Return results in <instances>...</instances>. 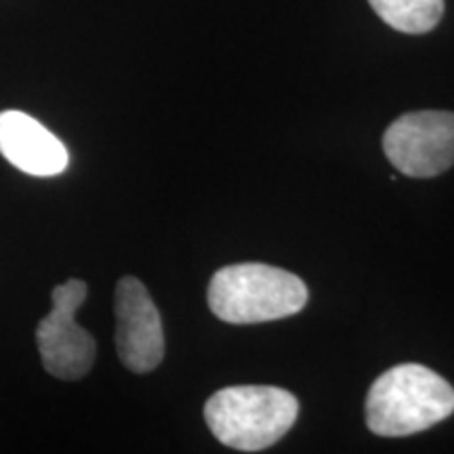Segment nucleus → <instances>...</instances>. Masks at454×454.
Masks as SVG:
<instances>
[{"mask_svg": "<svg viewBox=\"0 0 454 454\" xmlns=\"http://www.w3.org/2000/svg\"><path fill=\"white\" fill-rule=\"evenodd\" d=\"M116 314V349L130 372L145 374L160 366L164 357V331L156 303L137 278L124 276L114 294Z\"/></svg>", "mask_w": 454, "mask_h": 454, "instance_id": "6", "label": "nucleus"}, {"mask_svg": "<svg viewBox=\"0 0 454 454\" xmlns=\"http://www.w3.org/2000/svg\"><path fill=\"white\" fill-rule=\"evenodd\" d=\"M84 299L87 284L82 280L72 278L59 284L51 293V311L36 326V345L44 371L66 381L82 379L98 356L95 339L74 320Z\"/></svg>", "mask_w": 454, "mask_h": 454, "instance_id": "4", "label": "nucleus"}, {"mask_svg": "<svg viewBox=\"0 0 454 454\" xmlns=\"http://www.w3.org/2000/svg\"><path fill=\"white\" fill-rule=\"evenodd\" d=\"M0 154L32 177H55L70 164L66 145L20 110L0 112Z\"/></svg>", "mask_w": 454, "mask_h": 454, "instance_id": "7", "label": "nucleus"}, {"mask_svg": "<svg viewBox=\"0 0 454 454\" xmlns=\"http://www.w3.org/2000/svg\"><path fill=\"white\" fill-rule=\"evenodd\" d=\"M385 24L404 34H427L444 15V0H368Z\"/></svg>", "mask_w": 454, "mask_h": 454, "instance_id": "8", "label": "nucleus"}, {"mask_svg": "<svg viewBox=\"0 0 454 454\" xmlns=\"http://www.w3.org/2000/svg\"><path fill=\"white\" fill-rule=\"evenodd\" d=\"M308 286L291 271L265 263L221 268L208 284V308L227 325H261L299 314Z\"/></svg>", "mask_w": 454, "mask_h": 454, "instance_id": "3", "label": "nucleus"}, {"mask_svg": "<svg viewBox=\"0 0 454 454\" xmlns=\"http://www.w3.org/2000/svg\"><path fill=\"white\" fill-rule=\"evenodd\" d=\"M299 417L291 391L271 385H238L219 389L204 404V421L221 444L242 452L274 446Z\"/></svg>", "mask_w": 454, "mask_h": 454, "instance_id": "2", "label": "nucleus"}, {"mask_svg": "<svg viewBox=\"0 0 454 454\" xmlns=\"http://www.w3.org/2000/svg\"><path fill=\"white\" fill-rule=\"evenodd\" d=\"M454 412V389L427 366L400 364L383 372L366 397V425L383 438L425 431Z\"/></svg>", "mask_w": 454, "mask_h": 454, "instance_id": "1", "label": "nucleus"}, {"mask_svg": "<svg viewBox=\"0 0 454 454\" xmlns=\"http://www.w3.org/2000/svg\"><path fill=\"white\" fill-rule=\"evenodd\" d=\"M383 152L406 177H438L454 167V114L440 110L404 114L385 130Z\"/></svg>", "mask_w": 454, "mask_h": 454, "instance_id": "5", "label": "nucleus"}]
</instances>
